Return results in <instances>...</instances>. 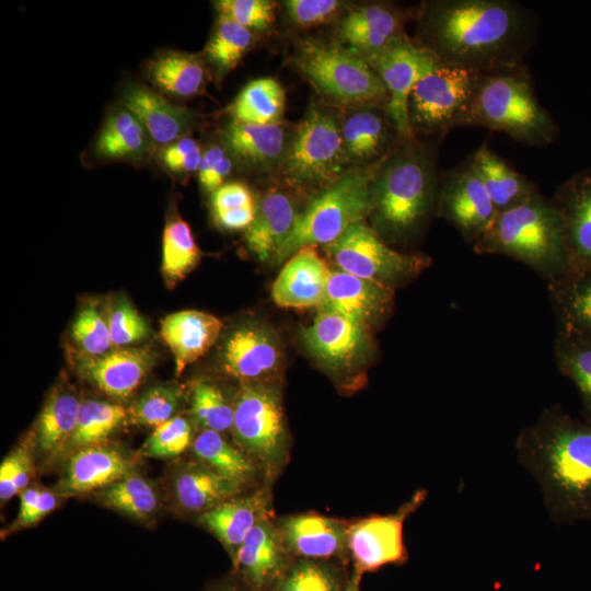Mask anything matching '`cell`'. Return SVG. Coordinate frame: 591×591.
Returning <instances> with one entry per match:
<instances>
[{"mask_svg": "<svg viewBox=\"0 0 591 591\" xmlns=\"http://www.w3.org/2000/svg\"><path fill=\"white\" fill-rule=\"evenodd\" d=\"M418 13L421 46L483 74L525 67L537 40L535 13L513 0H434Z\"/></svg>", "mask_w": 591, "mask_h": 591, "instance_id": "1", "label": "cell"}, {"mask_svg": "<svg viewBox=\"0 0 591 591\" xmlns=\"http://www.w3.org/2000/svg\"><path fill=\"white\" fill-rule=\"evenodd\" d=\"M515 452L555 522L591 521L590 422L546 408L518 434Z\"/></svg>", "mask_w": 591, "mask_h": 591, "instance_id": "2", "label": "cell"}, {"mask_svg": "<svg viewBox=\"0 0 591 591\" xmlns=\"http://www.w3.org/2000/svg\"><path fill=\"white\" fill-rule=\"evenodd\" d=\"M440 185L434 150L416 137L403 139L372 181V229L385 242L410 240L437 215Z\"/></svg>", "mask_w": 591, "mask_h": 591, "instance_id": "3", "label": "cell"}, {"mask_svg": "<svg viewBox=\"0 0 591 591\" xmlns=\"http://www.w3.org/2000/svg\"><path fill=\"white\" fill-rule=\"evenodd\" d=\"M479 255H501L520 262L547 282L567 271L560 216L540 192L510 209L497 212L473 244Z\"/></svg>", "mask_w": 591, "mask_h": 591, "instance_id": "4", "label": "cell"}, {"mask_svg": "<svg viewBox=\"0 0 591 591\" xmlns=\"http://www.w3.org/2000/svg\"><path fill=\"white\" fill-rule=\"evenodd\" d=\"M467 126L503 132L532 147L549 146L559 135L557 124L536 96L526 67L482 74Z\"/></svg>", "mask_w": 591, "mask_h": 591, "instance_id": "5", "label": "cell"}, {"mask_svg": "<svg viewBox=\"0 0 591 591\" xmlns=\"http://www.w3.org/2000/svg\"><path fill=\"white\" fill-rule=\"evenodd\" d=\"M381 162L344 173L314 198L299 213L273 260L280 263L304 246L331 244L350 227L364 221L371 209V184Z\"/></svg>", "mask_w": 591, "mask_h": 591, "instance_id": "6", "label": "cell"}, {"mask_svg": "<svg viewBox=\"0 0 591 591\" xmlns=\"http://www.w3.org/2000/svg\"><path fill=\"white\" fill-rule=\"evenodd\" d=\"M482 74L433 56L408 100L414 136H443L453 128L467 126Z\"/></svg>", "mask_w": 591, "mask_h": 591, "instance_id": "7", "label": "cell"}, {"mask_svg": "<svg viewBox=\"0 0 591 591\" xmlns=\"http://www.w3.org/2000/svg\"><path fill=\"white\" fill-rule=\"evenodd\" d=\"M297 68L323 94L343 104L386 106L387 90L361 56L314 40L301 43L294 56Z\"/></svg>", "mask_w": 591, "mask_h": 591, "instance_id": "8", "label": "cell"}, {"mask_svg": "<svg viewBox=\"0 0 591 591\" xmlns=\"http://www.w3.org/2000/svg\"><path fill=\"white\" fill-rule=\"evenodd\" d=\"M324 250L340 270L393 289L418 277L432 262L425 254L392 248L364 221L350 227Z\"/></svg>", "mask_w": 591, "mask_h": 591, "instance_id": "9", "label": "cell"}, {"mask_svg": "<svg viewBox=\"0 0 591 591\" xmlns=\"http://www.w3.org/2000/svg\"><path fill=\"white\" fill-rule=\"evenodd\" d=\"M347 162L341 130L327 112L312 106L290 138L281 167L294 186H329Z\"/></svg>", "mask_w": 591, "mask_h": 591, "instance_id": "10", "label": "cell"}, {"mask_svg": "<svg viewBox=\"0 0 591 591\" xmlns=\"http://www.w3.org/2000/svg\"><path fill=\"white\" fill-rule=\"evenodd\" d=\"M233 408L236 441L267 468L276 467L285 456L287 439L277 389L264 382L243 383Z\"/></svg>", "mask_w": 591, "mask_h": 591, "instance_id": "11", "label": "cell"}, {"mask_svg": "<svg viewBox=\"0 0 591 591\" xmlns=\"http://www.w3.org/2000/svg\"><path fill=\"white\" fill-rule=\"evenodd\" d=\"M433 56L430 50L404 34L366 58L387 90L385 113L403 139L415 137L408 119V100Z\"/></svg>", "mask_w": 591, "mask_h": 591, "instance_id": "12", "label": "cell"}, {"mask_svg": "<svg viewBox=\"0 0 591 591\" xmlns=\"http://www.w3.org/2000/svg\"><path fill=\"white\" fill-rule=\"evenodd\" d=\"M426 494V490H418L395 513L369 517L347 529V546L358 576L406 560L404 522L424 502Z\"/></svg>", "mask_w": 591, "mask_h": 591, "instance_id": "13", "label": "cell"}, {"mask_svg": "<svg viewBox=\"0 0 591 591\" xmlns=\"http://www.w3.org/2000/svg\"><path fill=\"white\" fill-rule=\"evenodd\" d=\"M496 213L467 158L441 178L437 215L452 224L466 243L474 244Z\"/></svg>", "mask_w": 591, "mask_h": 591, "instance_id": "14", "label": "cell"}, {"mask_svg": "<svg viewBox=\"0 0 591 591\" xmlns=\"http://www.w3.org/2000/svg\"><path fill=\"white\" fill-rule=\"evenodd\" d=\"M282 352L277 336L268 327L244 323L232 329L219 352L221 371L243 383L262 382L281 366Z\"/></svg>", "mask_w": 591, "mask_h": 591, "instance_id": "15", "label": "cell"}, {"mask_svg": "<svg viewBox=\"0 0 591 591\" xmlns=\"http://www.w3.org/2000/svg\"><path fill=\"white\" fill-rule=\"evenodd\" d=\"M309 351L331 369H347L364 360L371 350L369 328L337 312L318 310L302 329Z\"/></svg>", "mask_w": 591, "mask_h": 591, "instance_id": "16", "label": "cell"}, {"mask_svg": "<svg viewBox=\"0 0 591 591\" xmlns=\"http://www.w3.org/2000/svg\"><path fill=\"white\" fill-rule=\"evenodd\" d=\"M551 200L563 223L567 271L591 273V169L567 178Z\"/></svg>", "mask_w": 591, "mask_h": 591, "instance_id": "17", "label": "cell"}, {"mask_svg": "<svg viewBox=\"0 0 591 591\" xmlns=\"http://www.w3.org/2000/svg\"><path fill=\"white\" fill-rule=\"evenodd\" d=\"M154 363L147 347H124L97 357H80L78 373L106 395L125 399L144 381Z\"/></svg>", "mask_w": 591, "mask_h": 591, "instance_id": "18", "label": "cell"}, {"mask_svg": "<svg viewBox=\"0 0 591 591\" xmlns=\"http://www.w3.org/2000/svg\"><path fill=\"white\" fill-rule=\"evenodd\" d=\"M393 298V288L338 269L332 270L318 310L337 312L369 328L387 315Z\"/></svg>", "mask_w": 591, "mask_h": 591, "instance_id": "19", "label": "cell"}, {"mask_svg": "<svg viewBox=\"0 0 591 591\" xmlns=\"http://www.w3.org/2000/svg\"><path fill=\"white\" fill-rule=\"evenodd\" d=\"M332 270L315 246H304L292 254L271 287V297L281 308H320Z\"/></svg>", "mask_w": 591, "mask_h": 591, "instance_id": "20", "label": "cell"}, {"mask_svg": "<svg viewBox=\"0 0 591 591\" xmlns=\"http://www.w3.org/2000/svg\"><path fill=\"white\" fill-rule=\"evenodd\" d=\"M120 104L130 109L148 129L154 143L162 147L188 136L197 125V115L161 93L141 84H127Z\"/></svg>", "mask_w": 591, "mask_h": 591, "instance_id": "21", "label": "cell"}, {"mask_svg": "<svg viewBox=\"0 0 591 591\" xmlns=\"http://www.w3.org/2000/svg\"><path fill=\"white\" fill-rule=\"evenodd\" d=\"M404 15L392 5L373 3L349 11L337 30L339 40L364 59L404 35Z\"/></svg>", "mask_w": 591, "mask_h": 591, "instance_id": "22", "label": "cell"}, {"mask_svg": "<svg viewBox=\"0 0 591 591\" xmlns=\"http://www.w3.org/2000/svg\"><path fill=\"white\" fill-rule=\"evenodd\" d=\"M222 328L220 318L197 310L177 311L161 321L160 333L174 356L177 376L216 344Z\"/></svg>", "mask_w": 591, "mask_h": 591, "instance_id": "23", "label": "cell"}, {"mask_svg": "<svg viewBox=\"0 0 591 591\" xmlns=\"http://www.w3.org/2000/svg\"><path fill=\"white\" fill-rule=\"evenodd\" d=\"M282 538L267 518L246 535L233 555L234 567L250 591H264L283 568Z\"/></svg>", "mask_w": 591, "mask_h": 591, "instance_id": "24", "label": "cell"}, {"mask_svg": "<svg viewBox=\"0 0 591 591\" xmlns=\"http://www.w3.org/2000/svg\"><path fill=\"white\" fill-rule=\"evenodd\" d=\"M290 138L280 123L256 125L231 120L222 132L228 153L242 165L259 171L281 164Z\"/></svg>", "mask_w": 591, "mask_h": 591, "instance_id": "25", "label": "cell"}, {"mask_svg": "<svg viewBox=\"0 0 591 591\" xmlns=\"http://www.w3.org/2000/svg\"><path fill=\"white\" fill-rule=\"evenodd\" d=\"M369 106L350 115L343 124L341 138L347 161L375 164L387 158L401 138L385 111Z\"/></svg>", "mask_w": 591, "mask_h": 591, "instance_id": "26", "label": "cell"}, {"mask_svg": "<svg viewBox=\"0 0 591 591\" xmlns=\"http://www.w3.org/2000/svg\"><path fill=\"white\" fill-rule=\"evenodd\" d=\"M129 473L130 462L117 450L101 444L82 448L71 455L57 493L72 496L106 488Z\"/></svg>", "mask_w": 591, "mask_h": 591, "instance_id": "27", "label": "cell"}, {"mask_svg": "<svg viewBox=\"0 0 591 591\" xmlns=\"http://www.w3.org/2000/svg\"><path fill=\"white\" fill-rule=\"evenodd\" d=\"M547 289L557 331L591 345V273L566 271Z\"/></svg>", "mask_w": 591, "mask_h": 591, "instance_id": "28", "label": "cell"}, {"mask_svg": "<svg viewBox=\"0 0 591 591\" xmlns=\"http://www.w3.org/2000/svg\"><path fill=\"white\" fill-rule=\"evenodd\" d=\"M467 159L497 212L515 207L540 192L534 182L514 170L486 143Z\"/></svg>", "mask_w": 591, "mask_h": 591, "instance_id": "29", "label": "cell"}, {"mask_svg": "<svg viewBox=\"0 0 591 591\" xmlns=\"http://www.w3.org/2000/svg\"><path fill=\"white\" fill-rule=\"evenodd\" d=\"M153 143L138 116L120 104L104 120L94 142V154L102 160L143 162L152 153Z\"/></svg>", "mask_w": 591, "mask_h": 591, "instance_id": "30", "label": "cell"}, {"mask_svg": "<svg viewBox=\"0 0 591 591\" xmlns=\"http://www.w3.org/2000/svg\"><path fill=\"white\" fill-rule=\"evenodd\" d=\"M280 533L290 551L308 559L336 556L347 545V529L339 521L320 514L286 518Z\"/></svg>", "mask_w": 591, "mask_h": 591, "instance_id": "31", "label": "cell"}, {"mask_svg": "<svg viewBox=\"0 0 591 591\" xmlns=\"http://www.w3.org/2000/svg\"><path fill=\"white\" fill-rule=\"evenodd\" d=\"M292 199L282 192L266 194L256 209L252 224L245 230V243L259 260L273 259L291 232L298 218Z\"/></svg>", "mask_w": 591, "mask_h": 591, "instance_id": "32", "label": "cell"}, {"mask_svg": "<svg viewBox=\"0 0 591 591\" xmlns=\"http://www.w3.org/2000/svg\"><path fill=\"white\" fill-rule=\"evenodd\" d=\"M147 77L161 93L185 99L204 90L207 70L204 60L197 55L165 50L148 62Z\"/></svg>", "mask_w": 591, "mask_h": 591, "instance_id": "33", "label": "cell"}, {"mask_svg": "<svg viewBox=\"0 0 591 591\" xmlns=\"http://www.w3.org/2000/svg\"><path fill=\"white\" fill-rule=\"evenodd\" d=\"M266 508L267 497L256 493L228 499L202 512L200 520L234 555L248 532L266 518Z\"/></svg>", "mask_w": 591, "mask_h": 591, "instance_id": "34", "label": "cell"}, {"mask_svg": "<svg viewBox=\"0 0 591 591\" xmlns=\"http://www.w3.org/2000/svg\"><path fill=\"white\" fill-rule=\"evenodd\" d=\"M241 488L205 464L188 465L174 479L175 498L189 512H205L234 497Z\"/></svg>", "mask_w": 591, "mask_h": 591, "instance_id": "35", "label": "cell"}, {"mask_svg": "<svg viewBox=\"0 0 591 591\" xmlns=\"http://www.w3.org/2000/svg\"><path fill=\"white\" fill-rule=\"evenodd\" d=\"M81 401L68 389L54 390L38 416L35 441L40 453L55 455L68 445L74 431Z\"/></svg>", "mask_w": 591, "mask_h": 591, "instance_id": "36", "label": "cell"}, {"mask_svg": "<svg viewBox=\"0 0 591 591\" xmlns=\"http://www.w3.org/2000/svg\"><path fill=\"white\" fill-rule=\"evenodd\" d=\"M285 107L286 94L282 85L273 78H259L241 90L228 112L232 120L271 125L280 121Z\"/></svg>", "mask_w": 591, "mask_h": 591, "instance_id": "37", "label": "cell"}, {"mask_svg": "<svg viewBox=\"0 0 591 591\" xmlns=\"http://www.w3.org/2000/svg\"><path fill=\"white\" fill-rule=\"evenodd\" d=\"M201 252L188 223L170 216L163 231L161 271L165 283L174 287L199 263Z\"/></svg>", "mask_w": 591, "mask_h": 591, "instance_id": "38", "label": "cell"}, {"mask_svg": "<svg viewBox=\"0 0 591 591\" xmlns=\"http://www.w3.org/2000/svg\"><path fill=\"white\" fill-rule=\"evenodd\" d=\"M192 448L202 464L240 485L254 474L252 461L220 432L204 429Z\"/></svg>", "mask_w": 591, "mask_h": 591, "instance_id": "39", "label": "cell"}, {"mask_svg": "<svg viewBox=\"0 0 591 591\" xmlns=\"http://www.w3.org/2000/svg\"><path fill=\"white\" fill-rule=\"evenodd\" d=\"M126 409L117 404L96 399L82 401L74 431L68 448L99 445L106 440L126 419Z\"/></svg>", "mask_w": 591, "mask_h": 591, "instance_id": "40", "label": "cell"}, {"mask_svg": "<svg viewBox=\"0 0 591 591\" xmlns=\"http://www.w3.org/2000/svg\"><path fill=\"white\" fill-rule=\"evenodd\" d=\"M254 42L252 31L233 21L219 18L205 47V58L216 73L222 77L234 69Z\"/></svg>", "mask_w": 591, "mask_h": 591, "instance_id": "41", "label": "cell"}, {"mask_svg": "<svg viewBox=\"0 0 591 591\" xmlns=\"http://www.w3.org/2000/svg\"><path fill=\"white\" fill-rule=\"evenodd\" d=\"M554 355L558 369L576 385L591 424V345L557 331Z\"/></svg>", "mask_w": 591, "mask_h": 591, "instance_id": "42", "label": "cell"}, {"mask_svg": "<svg viewBox=\"0 0 591 591\" xmlns=\"http://www.w3.org/2000/svg\"><path fill=\"white\" fill-rule=\"evenodd\" d=\"M210 205L215 222L230 231L246 230L257 209L251 189L242 182L221 185L211 193Z\"/></svg>", "mask_w": 591, "mask_h": 591, "instance_id": "43", "label": "cell"}, {"mask_svg": "<svg viewBox=\"0 0 591 591\" xmlns=\"http://www.w3.org/2000/svg\"><path fill=\"white\" fill-rule=\"evenodd\" d=\"M101 498L106 507L140 519L151 515L158 508L153 486L131 473L106 487Z\"/></svg>", "mask_w": 591, "mask_h": 591, "instance_id": "44", "label": "cell"}, {"mask_svg": "<svg viewBox=\"0 0 591 591\" xmlns=\"http://www.w3.org/2000/svg\"><path fill=\"white\" fill-rule=\"evenodd\" d=\"M190 404L194 420L205 429L220 433L232 429L234 408L215 384L207 381L195 383Z\"/></svg>", "mask_w": 591, "mask_h": 591, "instance_id": "45", "label": "cell"}, {"mask_svg": "<svg viewBox=\"0 0 591 591\" xmlns=\"http://www.w3.org/2000/svg\"><path fill=\"white\" fill-rule=\"evenodd\" d=\"M71 339L81 357H97L111 351L107 316L96 303L90 302L80 309L71 326Z\"/></svg>", "mask_w": 591, "mask_h": 591, "instance_id": "46", "label": "cell"}, {"mask_svg": "<svg viewBox=\"0 0 591 591\" xmlns=\"http://www.w3.org/2000/svg\"><path fill=\"white\" fill-rule=\"evenodd\" d=\"M181 386L162 384L147 390L131 406L129 418L132 424L158 427L174 417L181 403Z\"/></svg>", "mask_w": 591, "mask_h": 591, "instance_id": "47", "label": "cell"}, {"mask_svg": "<svg viewBox=\"0 0 591 591\" xmlns=\"http://www.w3.org/2000/svg\"><path fill=\"white\" fill-rule=\"evenodd\" d=\"M194 439L190 421L183 416H174L154 428L143 444V454L158 459L175 457L186 451Z\"/></svg>", "mask_w": 591, "mask_h": 591, "instance_id": "48", "label": "cell"}, {"mask_svg": "<svg viewBox=\"0 0 591 591\" xmlns=\"http://www.w3.org/2000/svg\"><path fill=\"white\" fill-rule=\"evenodd\" d=\"M107 323L112 346L115 348L137 344L150 333L146 318L125 297L115 300L107 315Z\"/></svg>", "mask_w": 591, "mask_h": 591, "instance_id": "49", "label": "cell"}, {"mask_svg": "<svg viewBox=\"0 0 591 591\" xmlns=\"http://www.w3.org/2000/svg\"><path fill=\"white\" fill-rule=\"evenodd\" d=\"M337 575L326 565L311 559L296 564L282 577L276 591H344Z\"/></svg>", "mask_w": 591, "mask_h": 591, "instance_id": "50", "label": "cell"}, {"mask_svg": "<svg viewBox=\"0 0 591 591\" xmlns=\"http://www.w3.org/2000/svg\"><path fill=\"white\" fill-rule=\"evenodd\" d=\"M219 18L252 31H264L275 20V2L268 0H220L215 2Z\"/></svg>", "mask_w": 591, "mask_h": 591, "instance_id": "51", "label": "cell"}, {"mask_svg": "<svg viewBox=\"0 0 591 591\" xmlns=\"http://www.w3.org/2000/svg\"><path fill=\"white\" fill-rule=\"evenodd\" d=\"M201 155L199 143L189 136L182 137L159 151L162 166L176 176L197 172Z\"/></svg>", "mask_w": 591, "mask_h": 591, "instance_id": "52", "label": "cell"}, {"mask_svg": "<svg viewBox=\"0 0 591 591\" xmlns=\"http://www.w3.org/2000/svg\"><path fill=\"white\" fill-rule=\"evenodd\" d=\"M31 479V459L24 448H18L0 465V498L11 499L26 489Z\"/></svg>", "mask_w": 591, "mask_h": 591, "instance_id": "53", "label": "cell"}, {"mask_svg": "<svg viewBox=\"0 0 591 591\" xmlns=\"http://www.w3.org/2000/svg\"><path fill=\"white\" fill-rule=\"evenodd\" d=\"M288 18L299 26H314L331 20L341 7L336 0H287L283 2Z\"/></svg>", "mask_w": 591, "mask_h": 591, "instance_id": "54", "label": "cell"}, {"mask_svg": "<svg viewBox=\"0 0 591 591\" xmlns=\"http://www.w3.org/2000/svg\"><path fill=\"white\" fill-rule=\"evenodd\" d=\"M232 171V160L228 151L219 146H211L202 152L198 165V181L202 189L213 193L223 185Z\"/></svg>", "mask_w": 591, "mask_h": 591, "instance_id": "55", "label": "cell"}, {"mask_svg": "<svg viewBox=\"0 0 591 591\" xmlns=\"http://www.w3.org/2000/svg\"><path fill=\"white\" fill-rule=\"evenodd\" d=\"M40 493H42V489L31 487V488H26L20 494L19 513L16 517V520L13 523L15 528L26 526L27 520L38 501Z\"/></svg>", "mask_w": 591, "mask_h": 591, "instance_id": "56", "label": "cell"}, {"mask_svg": "<svg viewBox=\"0 0 591 591\" xmlns=\"http://www.w3.org/2000/svg\"><path fill=\"white\" fill-rule=\"evenodd\" d=\"M344 591H359V576H355Z\"/></svg>", "mask_w": 591, "mask_h": 591, "instance_id": "57", "label": "cell"}, {"mask_svg": "<svg viewBox=\"0 0 591 591\" xmlns=\"http://www.w3.org/2000/svg\"><path fill=\"white\" fill-rule=\"evenodd\" d=\"M212 591H245L236 586H231V584H223V586H220L218 588H216L215 590Z\"/></svg>", "mask_w": 591, "mask_h": 591, "instance_id": "58", "label": "cell"}]
</instances>
